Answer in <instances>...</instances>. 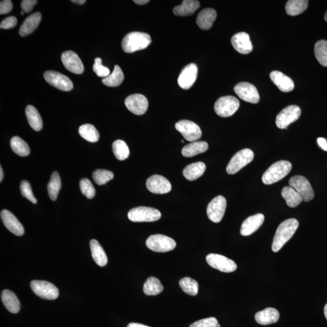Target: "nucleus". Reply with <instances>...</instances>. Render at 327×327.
Masks as SVG:
<instances>
[{
    "mask_svg": "<svg viewBox=\"0 0 327 327\" xmlns=\"http://www.w3.org/2000/svg\"><path fill=\"white\" fill-rule=\"evenodd\" d=\"M92 176L96 185L102 186L113 179L114 174L111 171L98 169L93 172Z\"/></svg>",
    "mask_w": 327,
    "mask_h": 327,
    "instance_id": "37998d69",
    "label": "nucleus"
},
{
    "mask_svg": "<svg viewBox=\"0 0 327 327\" xmlns=\"http://www.w3.org/2000/svg\"><path fill=\"white\" fill-rule=\"evenodd\" d=\"M208 149L207 142L205 141H195L186 145L182 149V155L185 157L190 158L202 154Z\"/></svg>",
    "mask_w": 327,
    "mask_h": 327,
    "instance_id": "7c9ffc66",
    "label": "nucleus"
},
{
    "mask_svg": "<svg viewBox=\"0 0 327 327\" xmlns=\"http://www.w3.org/2000/svg\"><path fill=\"white\" fill-rule=\"evenodd\" d=\"M2 300L6 309L11 313L16 314L20 310V303L14 293L5 289L2 293Z\"/></svg>",
    "mask_w": 327,
    "mask_h": 327,
    "instance_id": "bb28decb",
    "label": "nucleus"
},
{
    "mask_svg": "<svg viewBox=\"0 0 327 327\" xmlns=\"http://www.w3.org/2000/svg\"><path fill=\"white\" fill-rule=\"evenodd\" d=\"M11 146L12 151L20 157H26L30 154L29 146L19 136H14L11 139Z\"/></svg>",
    "mask_w": 327,
    "mask_h": 327,
    "instance_id": "58836bf2",
    "label": "nucleus"
},
{
    "mask_svg": "<svg viewBox=\"0 0 327 327\" xmlns=\"http://www.w3.org/2000/svg\"><path fill=\"white\" fill-rule=\"evenodd\" d=\"M206 166L202 162L189 164L183 170V175L189 180H195L200 177L205 172Z\"/></svg>",
    "mask_w": 327,
    "mask_h": 327,
    "instance_id": "c756f323",
    "label": "nucleus"
},
{
    "mask_svg": "<svg viewBox=\"0 0 327 327\" xmlns=\"http://www.w3.org/2000/svg\"><path fill=\"white\" fill-rule=\"evenodd\" d=\"M324 19L327 22V12H326V14L325 15Z\"/></svg>",
    "mask_w": 327,
    "mask_h": 327,
    "instance_id": "bf43d9fd",
    "label": "nucleus"
},
{
    "mask_svg": "<svg viewBox=\"0 0 327 327\" xmlns=\"http://www.w3.org/2000/svg\"><path fill=\"white\" fill-rule=\"evenodd\" d=\"M41 20L42 14L39 12L30 15L22 24L19 30L20 35L25 37L32 33L38 27Z\"/></svg>",
    "mask_w": 327,
    "mask_h": 327,
    "instance_id": "a878e982",
    "label": "nucleus"
},
{
    "mask_svg": "<svg viewBox=\"0 0 327 327\" xmlns=\"http://www.w3.org/2000/svg\"><path fill=\"white\" fill-rule=\"evenodd\" d=\"M146 245L150 250L164 253L172 251L176 247V243L172 238L163 235H151L146 241Z\"/></svg>",
    "mask_w": 327,
    "mask_h": 327,
    "instance_id": "423d86ee",
    "label": "nucleus"
},
{
    "mask_svg": "<svg viewBox=\"0 0 327 327\" xmlns=\"http://www.w3.org/2000/svg\"><path fill=\"white\" fill-rule=\"evenodd\" d=\"M1 219L6 228L14 235L21 236L24 233V229L17 218L8 210H3L1 212Z\"/></svg>",
    "mask_w": 327,
    "mask_h": 327,
    "instance_id": "aec40b11",
    "label": "nucleus"
},
{
    "mask_svg": "<svg viewBox=\"0 0 327 327\" xmlns=\"http://www.w3.org/2000/svg\"><path fill=\"white\" fill-rule=\"evenodd\" d=\"M13 8V5L10 0H3L0 3V14L4 15L9 13Z\"/></svg>",
    "mask_w": 327,
    "mask_h": 327,
    "instance_id": "8fccbe9b",
    "label": "nucleus"
},
{
    "mask_svg": "<svg viewBox=\"0 0 327 327\" xmlns=\"http://www.w3.org/2000/svg\"><path fill=\"white\" fill-rule=\"evenodd\" d=\"M124 79V74L119 65H116L113 72L102 80V83L108 87L119 86L123 83Z\"/></svg>",
    "mask_w": 327,
    "mask_h": 327,
    "instance_id": "c9c22d12",
    "label": "nucleus"
},
{
    "mask_svg": "<svg viewBox=\"0 0 327 327\" xmlns=\"http://www.w3.org/2000/svg\"><path fill=\"white\" fill-rule=\"evenodd\" d=\"M71 2L77 3V4L82 5L85 4L86 1V0H72Z\"/></svg>",
    "mask_w": 327,
    "mask_h": 327,
    "instance_id": "6e6d98bb",
    "label": "nucleus"
},
{
    "mask_svg": "<svg viewBox=\"0 0 327 327\" xmlns=\"http://www.w3.org/2000/svg\"><path fill=\"white\" fill-rule=\"evenodd\" d=\"M92 256L96 264L100 267L106 266L108 259L104 249L95 239H92L90 242Z\"/></svg>",
    "mask_w": 327,
    "mask_h": 327,
    "instance_id": "c85d7f7f",
    "label": "nucleus"
},
{
    "mask_svg": "<svg viewBox=\"0 0 327 327\" xmlns=\"http://www.w3.org/2000/svg\"><path fill=\"white\" fill-rule=\"evenodd\" d=\"M292 164L287 161H279L274 163L263 174L262 180L265 185H270L279 181L292 170Z\"/></svg>",
    "mask_w": 327,
    "mask_h": 327,
    "instance_id": "7ed1b4c3",
    "label": "nucleus"
},
{
    "mask_svg": "<svg viewBox=\"0 0 327 327\" xmlns=\"http://www.w3.org/2000/svg\"><path fill=\"white\" fill-rule=\"evenodd\" d=\"M125 105L128 110L136 115H142L147 111L149 102L146 96L141 94H133L126 99Z\"/></svg>",
    "mask_w": 327,
    "mask_h": 327,
    "instance_id": "f3484780",
    "label": "nucleus"
},
{
    "mask_svg": "<svg viewBox=\"0 0 327 327\" xmlns=\"http://www.w3.org/2000/svg\"><path fill=\"white\" fill-rule=\"evenodd\" d=\"M301 114V108L298 105H292L283 108L277 115L276 124L279 129L287 128L289 124L297 121Z\"/></svg>",
    "mask_w": 327,
    "mask_h": 327,
    "instance_id": "9d476101",
    "label": "nucleus"
},
{
    "mask_svg": "<svg viewBox=\"0 0 327 327\" xmlns=\"http://www.w3.org/2000/svg\"><path fill=\"white\" fill-rule=\"evenodd\" d=\"M179 286L183 290L191 296H196L198 294V283L194 279L186 277L180 280Z\"/></svg>",
    "mask_w": 327,
    "mask_h": 327,
    "instance_id": "79ce46f5",
    "label": "nucleus"
},
{
    "mask_svg": "<svg viewBox=\"0 0 327 327\" xmlns=\"http://www.w3.org/2000/svg\"><path fill=\"white\" fill-rule=\"evenodd\" d=\"M232 45L236 51L241 54H248L253 50L250 36L245 32H239L232 37Z\"/></svg>",
    "mask_w": 327,
    "mask_h": 327,
    "instance_id": "412c9836",
    "label": "nucleus"
},
{
    "mask_svg": "<svg viewBox=\"0 0 327 327\" xmlns=\"http://www.w3.org/2000/svg\"><path fill=\"white\" fill-rule=\"evenodd\" d=\"M218 321L216 318L214 317H208L201 320H198L190 327H217Z\"/></svg>",
    "mask_w": 327,
    "mask_h": 327,
    "instance_id": "de8ad7c7",
    "label": "nucleus"
},
{
    "mask_svg": "<svg viewBox=\"0 0 327 327\" xmlns=\"http://www.w3.org/2000/svg\"><path fill=\"white\" fill-rule=\"evenodd\" d=\"M254 158V153L249 149H244L233 156L227 167V172L230 174L238 173L243 167L250 163Z\"/></svg>",
    "mask_w": 327,
    "mask_h": 327,
    "instance_id": "39448f33",
    "label": "nucleus"
},
{
    "mask_svg": "<svg viewBox=\"0 0 327 327\" xmlns=\"http://www.w3.org/2000/svg\"><path fill=\"white\" fill-rule=\"evenodd\" d=\"M163 285L157 278L150 277L146 281L143 286V291L148 296H156L160 294L163 291Z\"/></svg>",
    "mask_w": 327,
    "mask_h": 327,
    "instance_id": "f704fd0d",
    "label": "nucleus"
},
{
    "mask_svg": "<svg viewBox=\"0 0 327 327\" xmlns=\"http://www.w3.org/2000/svg\"><path fill=\"white\" fill-rule=\"evenodd\" d=\"M323 311H324L325 316L327 320V304L325 305L324 310H323Z\"/></svg>",
    "mask_w": 327,
    "mask_h": 327,
    "instance_id": "13d9d810",
    "label": "nucleus"
},
{
    "mask_svg": "<svg viewBox=\"0 0 327 327\" xmlns=\"http://www.w3.org/2000/svg\"><path fill=\"white\" fill-rule=\"evenodd\" d=\"M30 287L34 294L45 300H54L59 296L57 286L48 281L33 280L30 282Z\"/></svg>",
    "mask_w": 327,
    "mask_h": 327,
    "instance_id": "6e6552de",
    "label": "nucleus"
},
{
    "mask_svg": "<svg viewBox=\"0 0 327 327\" xmlns=\"http://www.w3.org/2000/svg\"><path fill=\"white\" fill-rule=\"evenodd\" d=\"M44 78L50 85L63 91L72 90L74 85L71 81L64 75L55 71H47L44 74Z\"/></svg>",
    "mask_w": 327,
    "mask_h": 327,
    "instance_id": "4468645a",
    "label": "nucleus"
},
{
    "mask_svg": "<svg viewBox=\"0 0 327 327\" xmlns=\"http://www.w3.org/2000/svg\"><path fill=\"white\" fill-rule=\"evenodd\" d=\"M17 24L16 17L11 16L5 18L0 24V28L3 29H9L14 27Z\"/></svg>",
    "mask_w": 327,
    "mask_h": 327,
    "instance_id": "09e8293b",
    "label": "nucleus"
},
{
    "mask_svg": "<svg viewBox=\"0 0 327 327\" xmlns=\"http://www.w3.org/2000/svg\"><path fill=\"white\" fill-rule=\"evenodd\" d=\"M80 187L82 194L88 199H92L95 195V189L90 180L83 178L80 180Z\"/></svg>",
    "mask_w": 327,
    "mask_h": 327,
    "instance_id": "c03bdc74",
    "label": "nucleus"
},
{
    "mask_svg": "<svg viewBox=\"0 0 327 327\" xmlns=\"http://www.w3.org/2000/svg\"><path fill=\"white\" fill-rule=\"evenodd\" d=\"M298 227L299 222L294 218L285 220L280 224L273 238V251L276 253L281 250L283 246L294 235Z\"/></svg>",
    "mask_w": 327,
    "mask_h": 327,
    "instance_id": "f257e3e1",
    "label": "nucleus"
},
{
    "mask_svg": "<svg viewBox=\"0 0 327 327\" xmlns=\"http://www.w3.org/2000/svg\"><path fill=\"white\" fill-rule=\"evenodd\" d=\"M175 128L181 133L187 141L195 142L202 136V131L197 124L189 120L179 121L175 124Z\"/></svg>",
    "mask_w": 327,
    "mask_h": 327,
    "instance_id": "f8f14e48",
    "label": "nucleus"
},
{
    "mask_svg": "<svg viewBox=\"0 0 327 327\" xmlns=\"http://www.w3.org/2000/svg\"><path fill=\"white\" fill-rule=\"evenodd\" d=\"M317 143H318L319 146L323 149V150L327 151V142L325 138H317Z\"/></svg>",
    "mask_w": 327,
    "mask_h": 327,
    "instance_id": "603ef678",
    "label": "nucleus"
},
{
    "mask_svg": "<svg viewBox=\"0 0 327 327\" xmlns=\"http://www.w3.org/2000/svg\"><path fill=\"white\" fill-rule=\"evenodd\" d=\"M280 314L279 311L274 308H267L255 314V320L263 325L273 324L278 321Z\"/></svg>",
    "mask_w": 327,
    "mask_h": 327,
    "instance_id": "b1692460",
    "label": "nucleus"
},
{
    "mask_svg": "<svg viewBox=\"0 0 327 327\" xmlns=\"http://www.w3.org/2000/svg\"><path fill=\"white\" fill-rule=\"evenodd\" d=\"M289 185L299 193L305 202H308L314 198V194L312 187L306 177L297 175L289 180Z\"/></svg>",
    "mask_w": 327,
    "mask_h": 327,
    "instance_id": "1a4fd4ad",
    "label": "nucleus"
},
{
    "mask_svg": "<svg viewBox=\"0 0 327 327\" xmlns=\"http://www.w3.org/2000/svg\"><path fill=\"white\" fill-rule=\"evenodd\" d=\"M127 327H151L138 323H130Z\"/></svg>",
    "mask_w": 327,
    "mask_h": 327,
    "instance_id": "864d4df0",
    "label": "nucleus"
},
{
    "mask_svg": "<svg viewBox=\"0 0 327 327\" xmlns=\"http://www.w3.org/2000/svg\"><path fill=\"white\" fill-rule=\"evenodd\" d=\"M114 154L118 160L123 161L128 158L130 151L128 146L123 140H117L112 145Z\"/></svg>",
    "mask_w": 327,
    "mask_h": 327,
    "instance_id": "ea45409f",
    "label": "nucleus"
},
{
    "mask_svg": "<svg viewBox=\"0 0 327 327\" xmlns=\"http://www.w3.org/2000/svg\"><path fill=\"white\" fill-rule=\"evenodd\" d=\"M24 13H25V12H23V11H21V12L20 14H21V15H23L24 14Z\"/></svg>",
    "mask_w": 327,
    "mask_h": 327,
    "instance_id": "052dcab7",
    "label": "nucleus"
},
{
    "mask_svg": "<svg viewBox=\"0 0 327 327\" xmlns=\"http://www.w3.org/2000/svg\"><path fill=\"white\" fill-rule=\"evenodd\" d=\"M270 77L273 83L281 91L289 92L294 90L295 85L293 80L281 71H273L270 73Z\"/></svg>",
    "mask_w": 327,
    "mask_h": 327,
    "instance_id": "5701e85b",
    "label": "nucleus"
},
{
    "mask_svg": "<svg viewBox=\"0 0 327 327\" xmlns=\"http://www.w3.org/2000/svg\"><path fill=\"white\" fill-rule=\"evenodd\" d=\"M79 133L84 139L90 142H97L99 139L98 130L92 124H86L80 126Z\"/></svg>",
    "mask_w": 327,
    "mask_h": 327,
    "instance_id": "4c0bfd02",
    "label": "nucleus"
},
{
    "mask_svg": "<svg viewBox=\"0 0 327 327\" xmlns=\"http://www.w3.org/2000/svg\"><path fill=\"white\" fill-rule=\"evenodd\" d=\"M200 4L195 0H185L180 6L173 9V13L177 16L186 17L194 14L199 9Z\"/></svg>",
    "mask_w": 327,
    "mask_h": 327,
    "instance_id": "cd10ccee",
    "label": "nucleus"
},
{
    "mask_svg": "<svg viewBox=\"0 0 327 327\" xmlns=\"http://www.w3.org/2000/svg\"><path fill=\"white\" fill-rule=\"evenodd\" d=\"M314 54L319 63L323 66H327V41L320 40L314 46Z\"/></svg>",
    "mask_w": 327,
    "mask_h": 327,
    "instance_id": "a19ab883",
    "label": "nucleus"
},
{
    "mask_svg": "<svg viewBox=\"0 0 327 327\" xmlns=\"http://www.w3.org/2000/svg\"><path fill=\"white\" fill-rule=\"evenodd\" d=\"M93 71L99 77L106 78L110 76V70L102 64V60L100 58H96L95 63L93 66Z\"/></svg>",
    "mask_w": 327,
    "mask_h": 327,
    "instance_id": "49530a36",
    "label": "nucleus"
},
{
    "mask_svg": "<svg viewBox=\"0 0 327 327\" xmlns=\"http://www.w3.org/2000/svg\"><path fill=\"white\" fill-rule=\"evenodd\" d=\"M236 94L240 98L252 104L259 102L260 97L256 87L247 82L239 83L234 87Z\"/></svg>",
    "mask_w": 327,
    "mask_h": 327,
    "instance_id": "2eb2a0df",
    "label": "nucleus"
},
{
    "mask_svg": "<svg viewBox=\"0 0 327 327\" xmlns=\"http://www.w3.org/2000/svg\"><path fill=\"white\" fill-rule=\"evenodd\" d=\"M264 215L262 213L255 214L248 217L242 224L240 233L242 236H247L253 234L259 229L264 221Z\"/></svg>",
    "mask_w": 327,
    "mask_h": 327,
    "instance_id": "4be33fe9",
    "label": "nucleus"
},
{
    "mask_svg": "<svg viewBox=\"0 0 327 327\" xmlns=\"http://www.w3.org/2000/svg\"><path fill=\"white\" fill-rule=\"evenodd\" d=\"M61 60L65 68L76 74L83 73L85 67L82 60L76 52L65 51L61 55Z\"/></svg>",
    "mask_w": 327,
    "mask_h": 327,
    "instance_id": "6ab92c4d",
    "label": "nucleus"
},
{
    "mask_svg": "<svg viewBox=\"0 0 327 327\" xmlns=\"http://www.w3.org/2000/svg\"><path fill=\"white\" fill-rule=\"evenodd\" d=\"M61 188V182L60 175L57 172L52 173L51 180L48 185V191L49 198L52 201L57 200L59 192Z\"/></svg>",
    "mask_w": 327,
    "mask_h": 327,
    "instance_id": "e433bc0d",
    "label": "nucleus"
},
{
    "mask_svg": "<svg viewBox=\"0 0 327 327\" xmlns=\"http://www.w3.org/2000/svg\"><path fill=\"white\" fill-rule=\"evenodd\" d=\"M206 261L210 267L222 272L231 273L237 269V265L234 261L219 254L208 255Z\"/></svg>",
    "mask_w": 327,
    "mask_h": 327,
    "instance_id": "9b49d317",
    "label": "nucleus"
},
{
    "mask_svg": "<svg viewBox=\"0 0 327 327\" xmlns=\"http://www.w3.org/2000/svg\"><path fill=\"white\" fill-rule=\"evenodd\" d=\"M198 77V67L194 63L189 64L184 67L177 82L182 89L188 90L194 85Z\"/></svg>",
    "mask_w": 327,
    "mask_h": 327,
    "instance_id": "a211bd4d",
    "label": "nucleus"
},
{
    "mask_svg": "<svg viewBox=\"0 0 327 327\" xmlns=\"http://www.w3.org/2000/svg\"><path fill=\"white\" fill-rule=\"evenodd\" d=\"M216 17L217 13L214 9L211 8L203 9L198 15L196 24L202 30L209 29L212 27Z\"/></svg>",
    "mask_w": 327,
    "mask_h": 327,
    "instance_id": "393cba45",
    "label": "nucleus"
},
{
    "mask_svg": "<svg viewBox=\"0 0 327 327\" xmlns=\"http://www.w3.org/2000/svg\"><path fill=\"white\" fill-rule=\"evenodd\" d=\"M146 187L149 191L155 194H166L172 190V185L169 180L158 174L149 177L146 182Z\"/></svg>",
    "mask_w": 327,
    "mask_h": 327,
    "instance_id": "dca6fc26",
    "label": "nucleus"
},
{
    "mask_svg": "<svg viewBox=\"0 0 327 327\" xmlns=\"http://www.w3.org/2000/svg\"><path fill=\"white\" fill-rule=\"evenodd\" d=\"M20 191L21 195L24 198L32 202L33 204H37V199L34 196L32 188H31L30 183L27 180H22L20 185Z\"/></svg>",
    "mask_w": 327,
    "mask_h": 327,
    "instance_id": "a18cd8bd",
    "label": "nucleus"
},
{
    "mask_svg": "<svg viewBox=\"0 0 327 327\" xmlns=\"http://www.w3.org/2000/svg\"><path fill=\"white\" fill-rule=\"evenodd\" d=\"M37 2L38 1H36V0H23L21 4L22 10L25 13H29V12L32 11L34 6H35Z\"/></svg>",
    "mask_w": 327,
    "mask_h": 327,
    "instance_id": "3c124183",
    "label": "nucleus"
},
{
    "mask_svg": "<svg viewBox=\"0 0 327 327\" xmlns=\"http://www.w3.org/2000/svg\"><path fill=\"white\" fill-rule=\"evenodd\" d=\"M307 0H289L285 6V11L290 16H297L304 12L308 8Z\"/></svg>",
    "mask_w": 327,
    "mask_h": 327,
    "instance_id": "72a5a7b5",
    "label": "nucleus"
},
{
    "mask_svg": "<svg viewBox=\"0 0 327 327\" xmlns=\"http://www.w3.org/2000/svg\"><path fill=\"white\" fill-rule=\"evenodd\" d=\"M3 178V171L2 166L0 167V181H2Z\"/></svg>",
    "mask_w": 327,
    "mask_h": 327,
    "instance_id": "4d7b16f0",
    "label": "nucleus"
},
{
    "mask_svg": "<svg viewBox=\"0 0 327 327\" xmlns=\"http://www.w3.org/2000/svg\"><path fill=\"white\" fill-rule=\"evenodd\" d=\"M281 195L283 198L285 199L286 204L289 207H297L303 201L300 194L290 186L283 188L282 190Z\"/></svg>",
    "mask_w": 327,
    "mask_h": 327,
    "instance_id": "2f4dec72",
    "label": "nucleus"
},
{
    "mask_svg": "<svg viewBox=\"0 0 327 327\" xmlns=\"http://www.w3.org/2000/svg\"><path fill=\"white\" fill-rule=\"evenodd\" d=\"M133 2L134 3H135L136 4L139 5H146L149 2V0H135V1Z\"/></svg>",
    "mask_w": 327,
    "mask_h": 327,
    "instance_id": "5fc2aeb1",
    "label": "nucleus"
},
{
    "mask_svg": "<svg viewBox=\"0 0 327 327\" xmlns=\"http://www.w3.org/2000/svg\"><path fill=\"white\" fill-rule=\"evenodd\" d=\"M160 211L154 208L137 207L128 213V218L134 223L154 222L160 219Z\"/></svg>",
    "mask_w": 327,
    "mask_h": 327,
    "instance_id": "20e7f679",
    "label": "nucleus"
},
{
    "mask_svg": "<svg viewBox=\"0 0 327 327\" xmlns=\"http://www.w3.org/2000/svg\"><path fill=\"white\" fill-rule=\"evenodd\" d=\"M239 101L234 96H223L217 99L214 104V111L221 117L232 116L239 107Z\"/></svg>",
    "mask_w": 327,
    "mask_h": 327,
    "instance_id": "0eeeda50",
    "label": "nucleus"
},
{
    "mask_svg": "<svg viewBox=\"0 0 327 327\" xmlns=\"http://www.w3.org/2000/svg\"><path fill=\"white\" fill-rule=\"evenodd\" d=\"M181 142H185V141H183V140H181Z\"/></svg>",
    "mask_w": 327,
    "mask_h": 327,
    "instance_id": "e2e57ef3",
    "label": "nucleus"
},
{
    "mask_svg": "<svg viewBox=\"0 0 327 327\" xmlns=\"http://www.w3.org/2000/svg\"><path fill=\"white\" fill-rule=\"evenodd\" d=\"M217 327H221V325L220 324H218Z\"/></svg>",
    "mask_w": 327,
    "mask_h": 327,
    "instance_id": "680f3d73",
    "label": "nucleus"
},
{
    "mask_svg": "<svg viewBox=\"0 0 327 327\" xmlns=\"http://www.w3.org/2000/svg\"><path fill=\"white\" fill-rule=\"evenodd\" d=\"M26 115L30 126L34 130L40 131L42 129L43 121L36 108L31 105H27L26 108Z\"/></svg>",
    "mask_w": 327,
    "mask_h": 327,
    "instance_id": "473e14b6",
    "label": "nucleus"
},
{
    "mask_svg": "<svg viewBox=\"0 0 327 327\" xmlns=\"http://www.w3.org/2000/svg\"><path fill=\"white\" fill-rule=\"evenodd\" d=\"M226 207V199L223 196H216L208 205L207 208L208 217L214 223H220L223 220Z\"/></svg>",
    "mask_w": 327,
    "mask_h": 327,
    "instance_id": "ddd939ff",
    "label": "nucleus"
},
{
    "mask_svg": "<svg viewBox=\"0 0 327 327\" xmlns=\"http://www.w3.org/2000/svg\"><path fill=\"white\" fill-rule=\"evenodd\" d=\"M151 42V37L148 33L132 32L124 37L121 45L124 52L133 53L147 48Z\"/></svg>",
    "mask_w": 327,
    "mask_h": 327,
    "instance_id": "f03ea898",
    "label": "nucleus"
}]
</instances>
